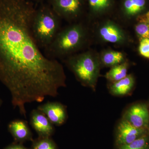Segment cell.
I'll use <instances>...</instances> for the list:
<instances>
[{
  "label": "cell",
  "mask_w": 149,
  "mask_h": 149,
  "mask_svg": "<svg viewBox=\"0 0 149 149\" xmlns=\"http://www.w3.org/2000/svg\"><path fill=\"white\" fill-rule=\"evenodd\" d=\"M36 10L28 0H0V81L24 118L26 104L56 97L66 87L62 65L44 55L33 36Z\"/></svg>",
  "instance_id": "1"
},
{
  "label": "cell",
  "mask_w": 149,
  "mask_h": 149,
  "mask_svg": "<svg viewBox=\"0 0 149 149\" xmlns=\"http://www.w3.org/2000/svg\"><path fill=\"white\" fill-rule=\"evenodd\" d=\"M89 36L88 29L82 23L75 22L65 27L45 49L48 57L56 59L73 55L86 46Z\"/></svg>",
  "instance_id": "2"
},
{
  "label": "cell",
  "mask_w": 149,
  "mask_h": 149,
  "mask_svg": "<svg viewBox=\"0 0 149 149\" xmlns=\"http://www.w3.org/2000/svg\"><path fill=\"white\" fill-rule=\"evenodd\" d=\"M65 63L81 85L96 91L102 68L99 54L88 50L67 58Z\"/></svg>",
  "instance_id": "3"
},
{
  "label": "cell",
  "mask_w": 149,
  "mask_h": 149,
  "mask_svg": "<svg viewBox=\"0 0 149 149\" xmlns=\"http://www.w3.org/2000/svg\"><path fill=\"white\" fill-rule=\"evenodd\" d=\"M60 17L52 9L43 7L36 10L32 22V34L37 45L46 49L60 28Z\"/></svg>",
  "instance_id": "4"
},
{
  "label": "cell",
  "mask_w": 149,
  "mask_h": 149,
  "mask_svg": "<svg viewBox=\"0 0 149 149\" xmlns=\"http://www.w3.org/2000/svg\"><path fill=\"white\" fill-rule=\"evenodd\" d=\"M97 33L100 40L104 42L123 45L128 41V36L125 30L111 20L101 22L98 26Z\"/></svg>",
  "instance_id": "5"
},
{
  "label": "cell",
  "mask_w": 149,
  "mask_h": 149,
  "mask_svg": "<svg viewBox=\"0 0 149 149\" xmlns=\"http://www.w3.org/2000/svg\"><path fill=\"white\" fill-rule=\"evenodd\" d=\"M149 133V130L136 128L122 118L116 127L115 145L117 147L130 144Z\"/></svg>",
  "instance_id": "6"
},
{
  "label": "cell",
  "mask_w": 149,
  "mask_h": 149,
  "mask_svg": "<svg viewBox=\"0 0 149 149\" xmlns=\"http://www.w3.org/2000/svg\"><path fill=\"white\" fill-rule=\"evenodd\" d=\"M122 118L136 128L149 130V109L146 104L131 105L125 110Z\"/></svg>",
  "instance_id": "7"
},
{
  "label": "cell",
  "mask_w": 149,
  "mask_h": 149,
  "mask_svg": "<svg viewBox=\"0 0 149 149\" xmlns=\"http://www.w3.org/2000/svg\"><path fill=\"white\" fill-rule=\"evenodd\" d=\"M82 0H52V9L60 18L73 21L80 17L83 8Z\"/></svg>",
  "instance_id": "8"
},
{
  "label": "cell",
  "mask_w": 149,
  "mask_h": 149,
  "mask_svg": "<svg viewBox=\"0 0 149 149\" xmlns=\"http://www.w3.org/2000/svg\"><path fill=\"white\" fill-rule=\"evenodd\" d=\"M37 109L45 115L54 125L60 126L66 122L68 117L67 107L58 102H48L40 105Z\"/></svg>",
  "instance_id": "9"
},
{
  "label": "cell",
  "mask_w": 149,
  "mask_h": 149,
  "mask_svg": "<svg viewBox=\"0 0 149 149\" xmlns=\"http://www.w3.org/2000/svg\"><path fill=\"white\" fill-rule=\"evenodd\" d=\"M30 124L38 137H52L55 132L54 125L45 115L37 109L30 113Z\"/></svg>",
  "instance_id": "10"
},
{
  "label": "cell",
  "mask_w": 149,
  "mask_h": 149,
  "mask_svg": "<svg viewBox=\"0 0 149 149\" xmlns=\"http://www.w3.org/2000/svg\"><path fill=\"white\" fill-rule=\"evenodd\" d=\"M8 129L14 141L24 143L33 140V134L29 128L28 122L25 120L15 119L9 123Z\"/></svg>",
  "instance_id": "11"
},
{
  "label": "cell",
  "mask_w": 149,
  "mask_h": 149,
  "mask_svg": "<svg viewBox=\"0 0 149 149\" xmlns=\"http://www.w3.org/2000/svg\"><path fill=\"white\" fill-rule=\"evenodd\" d=\"M135 80L133 74H127L126 77L114 83H110L109 87V93L116 97L128 95L133 91Z\"/></svg>",
  "instance_id": "12"
},
{
  "label": "cell",
  "mask_w": 149,
  "mask_h": 149,
  "mask_svg": "<svg viewBox=\"0 0 149 149\" xmlns=\"http://www.w3.org/2000/svg\"><path fill=\"white\" fill-rule=\"evenodd\" d=\"M99 56L102 67L111 68L126 61L123 53L113 50H104L99 54Z\"/></svg>",
  "instance_id": "13"
},
{
  "label": "cell",
  "mask_w": 149,
  "mask_h": 149,
  "mask_svg": "<svg viewBox=\"0 0 149 149\" xmlns=\"http://www.w3.org/2000/svg\"><path fill=\"white\" fill-rule=\"evenodd\" d=\"M146 3V0H124L122 10L124 17L130 18L138 15L143 10Z\"/></svg>",
  "instance_id": "14"
},
{
  "label": "cell",
  "mask_w": 149,
  "mask_h": 149,
  "mask_svg": "<svg viewBox=\"0 0 149 149\" xmlns=\"http://www.w3.org/2000/svg\"><path fill=\"white\" fill-rule=\"evenodd\" d=\"M129 66V63L126 60L122 63L111 68L109 71L106 73L104 77L110 83L121 80L128 74Z\"/></svg>",
  "instance_id": "15"
},
{
  "label": "cell",
  "mask_w": 149,
  "mask_h": 149,
  "mask_svg": "<svg viewBox=\"0 0 149 149\" xmlns=\"http://www.w3.org/2000/svg\"><path fill=\"white\" fill-rule=\"evenodd\" d=\"M88 2L92 13L96 15L105 13L112 4V0H88Z\"/></svg>",
  "instance_id": "16"
},
{
  "label": "cell",
  "mask_w": 149,
  "mask_h": 149,
  "mask_svg": "<svg viewBox=\"0 0 149 149\" xmlns=\"http://www.w3.org/2000/svg\"><path fill=\"white\" fill-rule=\"evenodd\" d=\"M30 149H58L52 137H38L33 139Z\"/></svg>",
  "instance_id": "17"
},
{
  "label": "cell",
  "mask_w": 149,
  "mask_h": 149,
  "mask_svg": "<svg viewBox=\"0 0 149 149\" xmlns=\"http://www.w3.org/2000/svg\"><path fill=\"white\" fill-rule=\"evenodd\" d=\"M116 148V149H149V133L130 144Z\"/></svg>",
  "instance_id": "18"
},
{
  "label": "cell",
  "mask_w": 149,
  "mask_h": 149,
  "mask_svg": "<svg viewBox=\"0 0 149 149\" xmlns=\"http://www.w3.org/2000/svg\"><path fill=\"white\" fill-rule=\"evenodd\" d=\"M136 34L141 39H149V24L144 22H139L135 26Z\"/></svg>",
  "instance_id": "19"
},
{
  "label": "cell",
  "mask_w": 149,
  "mask_h": 149,
  "mask_svg": "<svg viewBox=\"0 0 149 149\" xmlns=\"http://www.w3.org/2000/svg\"><path fill=\"white\" fill-rule=\"evenodd\" d=\"M139 52L141 55L149 59V39H141L139 45Z\"/></svg>",
  "instance_id": "20"
},
{
  "label": "cell",
  "mask_w": 149,
  "mask_h": 149,
  "mask_svg": "<svg viewBox=\"0 0 149 149\" xmlns=\"http://www.w3.org/2000/svg\"><path fill=\"white\" fill-rule=\"evenodd\" d=\"M3 149H30L24 146L23 143L14 141L13 143L5 147Z\"/></svg>",
  "instance_id": "21"
},
{
  "label": "cell",
  "mask_w": 149,
  "mask_h": 149,
  "mask_svg": "<svg viewBox=\"0 0 149 149\" xmlns=\"http://www.w3.org/2000/svg\"><path fill=\"white\" fill-rule=\"evenodd\" d=\"M137 20L139 22H144L149 24V11L146 13L138 16L137 17Z\"/></svg>",
  "instance_id": "22"
},
{
  "label": "cell",
  "mask_w": 149,
  "mask_h": 149,
  "mask_svg": "<svg viewBox=\"0 0 149 149\" xmlns=\"http://www.w3.org/2000/svg\"><path fill=\"white\" fill-rule=\"evenodd\" d=\"M2 104V101L0 99V107L1 106Z\"/></svg>",
  "instance_id": "23"
},
{
  "label": "cell",
  "mask_w": 149,
  "mask_h": 149,
  "mask_svg": "<svg viewBox=\"0 0 149 149\" xmlns=\"http://www.w3.org/2000/svg\"></svg>",
  "instance_id": "24"
}]
</instances>
